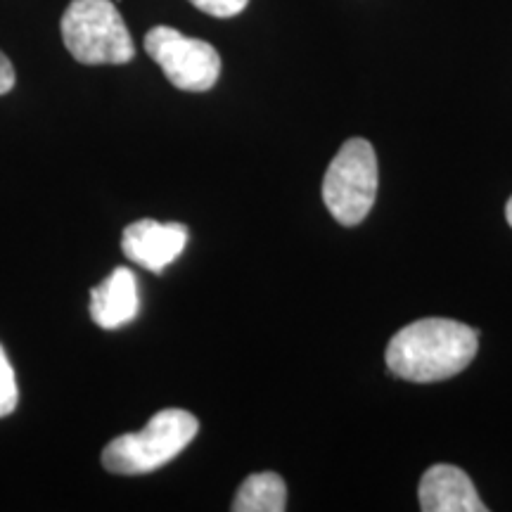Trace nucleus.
<instances>
[{"label":"nucleus","instance_id":"f257e3e1","mask_svg":"<svg viewBox=\"0 0 512 512\" xmlns=\"http://www.w3.org/2000/svg\"><path fill=\"white\" fill-rule=\"evenodd\" d=\"M479 349L477 330L451 318H422L396 332L387 368L408 382H441L463 373Z\"/></svg>","mask_w":512,"mask_h":512},{"label":"nucleus","instance_id":"f03ea898","mask_svg":"<svg viewBox=\"0 0 512 512\" xmlns=\"http://www.w3.org/2000/svg\"><path fill=\"white\" fill-rule=\"evenodd\" d=\"M200 422L181 408H164L138 434H121L102 451V465L112 475L138 477L155 472L183 453L197 437Z\"/></svg>","mask_w":512,"mask_h":512},{"label":"nucleus","instance_id":"7ed1b4c3","mask_svg":"<svg viewBox=\"0 0 512 512\" xmlns=\"http://www.w3.org/2000/svg\"><path fill=\"white\" fill-rule=\"evenodd\" d=\"M60 29L69 55L81 64H126L136 57L133 38L112 0H72Z\"/></svg>","mask_w":512,"mask_h":512},{"label":"nucleus","instance_id":"20e7f679","mask_svg":"<svg viewBox=\"0 0 512 512\" xmlns=\"http://www.w3.org/2000/svg\"><path fill=\"white\" fill-rule=\"evenodd\" d=\"M377 195V157L373 145L351 138L339 147L323 178V202L342 226H358Z\"/></svg>","mask_w":512,"mask_h":512},{"label":"nucleus","instance_id":"39448f33","mask_svg":"<svg viewBox=\"0 0 512 512\" xmlns=\"http://www.w3.org/2000/svg\"><path fill=\"white\" fill-rule=\"evenodd\" d=\"M145 53L155 60L176 88L204 93L221 76V55L200 38H190L171 27H155L145 34Z\"/></svg>","mask_w":512,"mask_h":512},{"label":"nucleus","instance_id":"423d86ee","mask_svg":"<svg viewBox=\"0 0 512 512\" xmlns=\"http://www.w3.org/2000/svg\"><path fill=\"white\" fill-rule=\"evenodd\" d=\"M188 226L183 223H159L155 219H140L124 228L121 249L133 264L150 273H162L171 266L188 245Z\"/></svg>","mask_w":512,"mask_h":512},{"label":"nucleus","instance_id":"0eeeda50","mask_svg":"<svg viewBox=\"0 0 512 512\" xmlns=\"http://www.w3.org/2000/svg\"><path fill=\"white\" fill-rule=\"evenodd\" d=\"M420 508L425 512H484L472 479L456 465H432L420 479Z\"/></svg>","mask_w":512,"mask_h":512},{"label":"nucleus","instance_id":"6e6552de","mask_svg":"<svg viewBox=\"0 0 512 512\" xmlns=\"http://www.w3.org/2000/svg\"><path fill=\"white\" fill-rule=\"evenodd\" d=\"M138 283L131 268L119 266L91 290V318L102 330H119L138 316Z\"/></svg>","mask_w":512,"mask_h":512},{"label":"nucleus","instance_id":"1a4fd4ad","mask_svg":"<svg viewBox=\"0 0 512 512\" xmlns=\"http://www.w3.org/2000/svg\"><path fill=\"white\" fill-rule=\"evenodd\" d=\"M230 508L235 512H283L287 508L285 479L275 475V472L249 475L240 484Z\"/></svg>","mask_w":512,"mask_h":512},{"label":"nucleus","instance_id":"9d476101","mask_svg":"<svg viewBox=\"0 0 512 512\" xmlns=\"http://www.w3.org/2000/svg\"><path fill=\"white\" fill-rule=\"evenodd\" d=\"M19 389L15 368H12L8 354H5L3 344H0V418L10 415L17 408Z\"/></svg>","mask_w":512,"mask_h":512},{"label":"nucleus","instance_id":"9b49d317","mask_svg":"<svg viewBox=\"0 0 512 512\" xmlns=\"http://www.w3.org/2000/svg\"><path fill=\"white\" fill-rule=\"evenodd\" d=\"M190 3L211 17L228 19L240 15V12L249 5V0H190Z\"/></svg>","mask_w":512,"mask_h":512},{"label":"nucleus","instance_id":"f8f14e48","mask_svg":"<svg viewBox=\"0 0 512 512\" xmlns=\"http://www.w3.org/2000/svg\"><path fill=\"white\" fill-rule=\"evenodd\" d=\"M12 86H15V67L8 57L0 53V95L10 93Z\"/></svg>","mask_w":512,"mask_h":512},{"label":"nucleus","instance_id":"ddd939ff","mask_svg":"<svg viewBox=\"0 0 512 512\" xmlns=\"http://www.w3.org/2000/svg\"><path fill=\"white\" fill-rule=\"evenodd\" d=\"M505 219H508L510 228H512V197L508 200V207H505Z\"/></svg>","mask_w":512,"mask_h":512}]
</instances>
